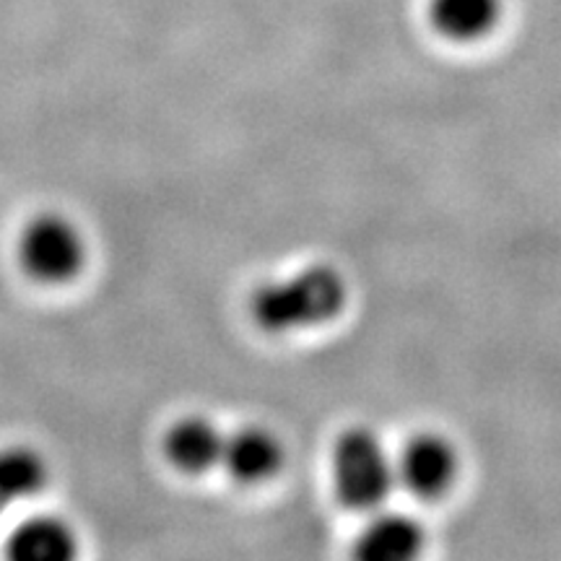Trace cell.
<instances>
[{"instance_id":"obj_5","label":"cell","mask_w":561,"mask_h":561,"mask_svg":"<svg viewBox=\"0 0 561 561\" xmlns=\"http://www.w3.org/2000/svg\"><path fill=\"white\" fill-rule=\"evenodd\" d=\"M221 466L240 483H263L284 466V445L263 426H244L224 442Z\"/></svg>"},{"instance_id":"obj_8","label":"cell","mask_w":561,"mask_h":561,"mask_svg":"<svg viewBox=\"0 0 561 561\" xmlns=\"http://www.w3.org/2000/svg\"><path fill=\"white\" fill-rule=\"evenodd\" d=\"M504 0H430V21L445 39L476 42L496 30Z\"/></svg>"},{"instance_id":"obj_11","label":"cell","mask_w":561,"mask_h":561,"mask_svg":"<svg viewBox=\"0 0 561 561\" xmlns=\"http://www.w3.org/2000/svg\"><path fill=\"white\" fill-rule=\"evenodd\" d=\"M5 507H9V504H5V502H3V496H0V512H3Z\"/></svg>"},{"instance_id":"obj_10","label":"cell","mask_w":561,"mask_h":561,"mask_svg":"<svg viewBox=\"0 0 561 561\" xmlns=\"http://www.w3.org/2000/svg\"><path fill=\"white\" fill-rule=\"evenodd\" d=\"M47 462L32 447H5L0 450V496L5 504L32 500L47 486Z\"/></svg>"},{"instance_id":"obj_3","label":"cell","mask_w":561,"mask_h":561,"mask_svg":"<svg viewBox=\"0 0 561 561\" xmlns=\"http://www.w3.org/2000/svg\"><path fill=\"white\" fill-rule=\"evenodd\" d=\"M19 261L42 284H66L87 265V240L66 216L42 214L21 234Z\"/></svg>"},{"instance_id":"obj_7","label":"cell","mask_w":561,"mask_h":561,"mask_svg":"<svg viewBox=\"0 0 561 561\" xmlns=\"http://www.w3.org/2000/svg\"><path fill=\"white\" fill-rule=\"evenodd\" d=\"M424 546V530L409 515H375L356 538L354 553L364 561H405Z\"/></svg>"},{"instance_id":"obj_6","label":"cell","mask_w":561,"mask_h":561,"mask_svg":"<svg viewBox=\"0 0 561 561\" xmlns=\"http://www.w3.org/2000/svg\"><path fill=\"white\" fill-rule=\"evenodd\" d=\"M227 437L208 419H182L172 426L164 439L167 458L182 473H206L221 466Z\"/></svg>"},{"instance_id":"obj_2","label":"cell","mask_w":561,"mask_h":561,"mask_svg":"<svg viewBox=\"0 0 561 561\" xmlns=\"http://www.w3.org/2000/svg\"><path fill=\"white\" fill-rule=\"evenodd\" d=\"M333 483L339 500L351 510H380L396 486V458L375 432L354 426L333 447Z\"/></svg>"},{"instance_id":"obj_1","label":"cell","mask_w":561,"mask_h":561,"mask_svg":"<svg viewBox=\"0 0 561 561\" xmlns=\"http://www.w3.org/2000/svg\"><path fill=\"white\" fill-rule=\"evenodd\" d=\"M346 305V280L331 265H310L252 294L250 310L268 333H297L331 322Z\"/></svg>"},{"instance_id":"obj_9","label":"cell","mask_w":561,"mask_h":561,"mask_svg":"<svg viewBox=\"0 0 561 561\" xmlns=\"http://www.w3.org/2000/svg\"><path fill=\"white\" fill-rule=\"evenodd\" d=\"M76 551V533L58 517H32L9 538V557L16 561H68Z\"/></svg>"},{"instance_id":"obj_4","label":"cell","mask_w":561,"mask_h":561,"mask_svg":"<svg viewBox=\"0 0 561 561\" xmlns=\"http://www.w3.org/2000/svg\"><path fill=\"white\" fill-rule=\"evenodd\" d=\"M458 479V453L442 434H416L396 458V481L419 500H437Z\"/></svg>"}]
</instances>
